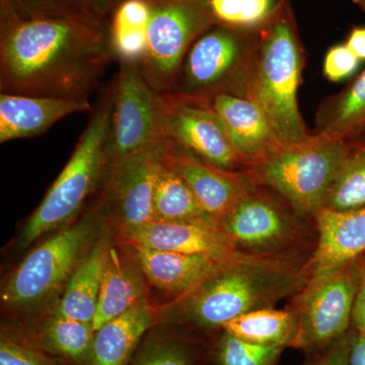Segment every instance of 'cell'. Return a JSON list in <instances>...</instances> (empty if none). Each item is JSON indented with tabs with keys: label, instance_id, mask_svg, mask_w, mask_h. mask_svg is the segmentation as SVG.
<instances>
[{
	"label": "cell",
	"instance_id": "obj_1",
	"mask_svg": "<svg viewBox=\"0 0 365 365\" xmlns=\"http://www.w3.org/2000/svg\"><path fill=\"white\" fill-rule=\"evenodd\" d=\"M113 55L108 26L91 13L25 19L0 0V91L88 98Z\"/></svg>",
	"mask_w": 365,
	"mask_h": 365
},
{
	"label": "cell",
	"instance_id": "obj_35",
	"mask_svg": "<svg viewBox=\"0 0 365 365\" xmlns=\"http://www.w3.org/2000/svg\"><path fill=\"white\" fill-rule=\"evenodd\" d=\"M352 327L339 340L317 354L307 356L304 365H350Z\"/></svg>",
	"mask_w": 365,
	"mask_h": 365
},
{
	"label": "cell",
	"instance_id": "obj_5",
	"mask_svg": "<svg viewBox=\"0 0 365 365\" xmlns=\"http://www.w3.org/2000/svg\"><path fill=\"white\" fill-rule=\"evenodd\" d=\"M113 93L100 98L68 163L21 232L19 246L26 248L43 235L64 227L78 215L88 197L108 170Z\"/></svg>",
	"mask_w": 365,
	"mask_h": 365
},
{
	"label": "cell",
	"instance_id": "obj_13",
	"mask_svg": "<svg viewBox=\"0 0 365 365\" xmlns=\"http://www.w3.org/2000/svg\"><path fill=\"white\" fill-rule=\"evenodd\" d=\"M165 145V138L155 148L108 168L102 208L119 232L153 220V194Z\"/></svg>",
	"mask_w": 365,
	"mask_h": 365
},
{
	"label": "cell",
	"instance_id": "obj_26",
	"mask_svg": "<svg viewBox=\"0 0 365 365\" xmlns=\"http://www.w3.org/2000/svg\"><path fill=\"white\" fill-rule=\"evenodd\" d=\"M153 220L198 223L220 228L218 222L204 210L187 182L165 162L163 155L153 194Z\"/></svg>",
	"mask_w": 365,
	"mask_h": 365
},
{
	"label": "cell",
	"instance_id": "obj_28",
	"mask_svg": "<svg viewBox=\"0 0 365 365\" xmlns=\"http://www.w3.org/2000/svg\"><path fill=\"white\" fill-rule=\"evenodd\" d=\"M362 132L348 139L349 151L327 197L325 210L344 212L365 207V136Z\"/></svg>",
	"mask_w": 365,
	"mask_h": 365
},
{
	"label": "cell",
	"instance_id": "obj_6",
	"mask_svg": "<svg viewBox=\"0 0 365 365\" xmlns=\"http://www.w3.org/2000/svg\"><path fill=\"white\" fill-rule=\"evenodd\" d=\"M349 151L348 139L314 135L250 168L255 182L272 190L300 215L314 218L325 205Z\"/></svg>",
	"mask_w": 365,
	"mask_h": 365
},
{
	"label": "cell",
	"instance_id": "obj_30",
	"mask_svg": "<svg viewBox=\"0 0 365 365\" xmlns=\"http://www.w3.org/2000/svg\"><path fill=\"white\" fill-rule=\"evenodd\" d=\"M284 348L246 342L222 330L210 340L207 365H277Z\"/></svg>",
	"mask_w": 365,
	"mask_h": 365
},
{
	"label": "cell",
	"instance_id": "obj_40",
	"mask_svg": "<svg viewBox=\"0 0 365 365\" xmlns=\"http://www.w3.org/2000/svg\"><path fill=\"white\" fill-rule=\"evenodd\" d=\"M352 1L356 4L359 7H361L365 11V0H352Z\"/></svg>",
	"mask_w": 365,
	"mask_h": 365
},
{
	"label": "cell",
	"instance_id": "obj_8",
	"mask_svg": "<svg viewBox=\"0 0 365 365\" xmlns=\"http://www.w3.org/2000/svg\"><path fill=\"white\" fill-rule=\"evenodd\" d=\"M259 30L223 25L209 29L187 52L174 93L202 98L218 93L246 97Z\"/></svg>",
	"mask_w": 365,
	"mask_h": 365
},
{
	"label": "cell",
	"instance_id": "obj_24",
	"mask_svg": "<svg viewBox=\"0 0 365 365\" xmlns=\"http://www.w3.org/2000/svg\"><path fill=\"white\" fill-rule=\"evenodd\" d=\"M160 326L144 337L128 365H207L212 337L179 327Z\"/></svg>",
	"mask_w": 365,
	"mask_h": 365
},
{
	"label": "cell",
	"instance_id": "obj_38",
	"mask_svg": "<svg viewBox=\"0 0 365 365\" xmlns=\"http://www.w3.org/2000/svg\"><path fill=\"white\" fill-rule=\"evenodd\" d=\"M345 45L360 60H365V28L353 29Z\"/></svg>",
	"mask_w": 365,
	"mask_h": 365
},
{
	"label": "cell",
	"instance_id": "obj_21",
	"mask_svg": "<svg viewBox=\"0 0 365 365\" xmlns=\"http://www.w3.org/2000/svg\"><path fill=\"white\" fill-rule=\"evenodd\" d=\"M148 282L135 259L110 246L98 294L93 330L128 311L148 294Z\"/></svg>",
	"mask_w": 365,
	"mask_h": 365
},
{
	"label": "cell",
	"instance_id": "obj_19",
	"mask_svg": "<svg viewBox=\"0 0 365 365\" xmlns=\"http://www.w3.org/2000/svg\"><path fill=\"white\" fill-rule=\"evenodd\" d=\"M125 247L138 263L148 284L174 299L187 294L225 262L230 261L218 260L206 255L173 253L139 246Z\"/></svg>",
	"mask_w": 365,
	"mask_h": 365
},
{
	"label": "cell",
	"instance_id": "obj_15",
	"mask_svg": "<svg viewBox=\"0 0 365 365\" xmlns=\"http://www.w3.org/2000/svg\"><path fill=\"white\" fill-rule=\"evenodd\" d=\"M124 246H139L157 251L206 255L227 261L241 256L218 227L198 223L151 220L119 232Z\"/></svg>",
	"mask_w": 365,
	"mask_h": 365
},
{
	"label": "cell",
	"instance_id": "obj_20",
	"mask_svg": "<svg viewBox=\"0 0 365 365\" xmlns=\"http://www.w3.org/2000/svg\"><path fill=\"white\" fill-rule=\"evenodd\" d=\"M160 309L148 297L96 331L86 365H128L137 348L158 325Z\"/></svg>",
	"mask_w": 365,
	"mask_h": 365
},
{
	"label": "cell",
	"instance_id": "obj_17",
	"mask_svg": "<svg viewBox=\"0 0 365 365\" xmlns=\"http://www.w3.org/2000/svg\"><path fill=\"white\" fill-rule=\"evenodd\" d=\"M91 111L88 98L0 93V143L39 136L63 118Z\"/></svg>",
	"mask_w": 365,
	"mask_h": 365
},
{
	"label": "cell",
	"instance_id": "obj_25",
	"mask_svg": "<svg viewBox=\"0 0 365 365\" xmlns=\"http://www.w3.org/2000/svg\"><path fill=\"white\" fill-rule=\"evenodd\" d=\"M150 0H125L113 11L108 40L119 64L140 66L148 47Z\"/></svg>",
	"mask_w": 365,
	"mask_h": 365
},
{
	"label": "cell",
	"instance_id": "obj_14",
	"mask_svg": "<svg viewBox=\"0 0 365 365\" xmlns=\"http://www.w3.org/2000/svg\"><path fill=\"white\" fill-rule=\"evenodd\" d=\"M163 158L187 182L218 227L220 220L257 185L248 170L235 173L217 169L167 137Z\"/></svg>",
	"mask_w": 365,
	"mask_h": 365
},
{
	"label": "cell",
	"instance_id": "obj_39",
	"mask_svg": "<svg viewBox=\"0 0 365 365\" xmlns=\"http://www.w3.org/2000/svg\"><path fill=\"white\" fill-rule=\"evenodd\" d=\"M349 360L350 365H365V337L355 332L353 328Z\"/></svg>",
	"mask_w": 365,
	"mask_h": 365
},
{
	"label": "cell",
	"instance_id": "obj_2",
	"mask_svg": "<svg viewBox=\"0 0 365 365\" xmlns=\"http://www.w3.org/2000/svg\"><path fill=\"white\" fill-rule=\"evenodd\" d=\"M309 281L304 268L241 255L187 294L160 307L158 325L179 327L213 337L228 322L290 299Z\"/></svg>",
	"mask_w": 365,
	"mask_h": 365
},
{
	"label": "cell",
	"instance_id": "obj_34",
	"mask_svg": "<svg viewBox=\"0 0 365 365\" xmlns=\"http://www.w3.org/2000/svg\"><path fill=\"white\" fill-rule=\"evenodd\" d=\"M361 60L344 45L334 46L326 54L324 73L329 81L338 83L352 76L359 68Z\"/></svg>",
	"mask_w": 365,
	"mask_h": 365
},
{
	"label": "cell",
	"instance_id": "obj_32",
	"mask_svg": "<svg viewBox=\"0 0 365 365\" xmlns=\"http://www.w3.org/2000/svg\"><path fill=\"white\" fill-rule=\"evenodd\" d=\"M0 365H71L52 356L35 346L19 339L2 329L0 337Z\"/></svg>",
	"mask_w": 365,
	"mask_h": 365
},
{
	"label": "cell",
	"instance_id": "obj_23",
	"mask_svg": "<svg viewBox=\"0 0 365 365\" xmlns=\"http://www.w3.org/2000/svg\"><path fill=\"white\" fill-rule=\"evenodd\" d=\"M110 244L98 237L67 281L53 314L93 323Z\"/></svg>",
	"mask_w": 365,
	"mask_h": 365
},
{
	"label": "cell",
	"instance_id": "obj_27",
	"mask_svg": "<svg viewBox=\"0 0 365 365\" xmlns=\"http://www.w3.org/2000/svg\"><path fill=\"white\" fill-rule=\"evenodd\" d=\"M223 330L253 344L292 348L297 322L292 309H256L228 322Z\"/></svg>",
	"mask_w": 365,
	"mask_h": 365
},
{
	"label": "cell",
	"instance_id": "obj_9",
	"mask_svg": "<svg viewBox=\"0 0 365 365\" xmlns=\"http://www.w3.org/2000/svg\"><path fill=\"white\" fill-rule=\"evenodd\" d=\"M365 254L311 278L288 304L297 322L294 349L307 356L330 347L351 328Z\"/></svg>",
	"mask_w": 365,
	"mask_h": 365
},
{
	"label": "cell",
	"instance_id": "obj_36",
	"mask_svg": "<svg viewBox=\"0 0 365 365\" xmlns=\"http://www.w3.org/2000/svg\"><path fill=\"white\" fill-rule=\"evenodd\" d=\"M351 327L355 332L365 337V258L361 278L353 304Z\"/></svg>",
	"mask_w": 365,
	"mask_h": 365
},
{
	"label": "cell",
	"instance_id": "obj_12",
	"mask_svg": "<svg viewBox=\"0 0 365 365\" xmlns=\"http://www.w3.org/2000/svg\"><path fill=\"white\" fill-rule=\"evenodd\" d=\"M162 129L163 136L217 169L235 173L248 170L206 98L163 93Z\"/></svg>",
	"mask_w": 365,
	"mask_h": 365
},
{
	"label": "cell",
	"instance_id": "obj_33",
	"mask_svg": "<svg viewBox=\"0 0 365 365\" xmlns=\"http://www.w3.org/2000/svg\"><path fill=\"white\" fill-rule=\"evenodd\" d=\"M25 19L63 18L91 13L86 0H6Z\"/></svg>",
	"mask_w": 365,
	"mask_h": 365
},
{
	"label": "cell",
	"instance_id": "obj_4",
	"mask_svg": "<svg viewBox=\"0 0 365 365\" xmlns=\"http://www.w3.org/2000/svg\"><path fill=\"white\" fill-rule=\"evenodd\" d=\"M220 230L240 253L304 269L318 244L314 218L258 184L220 220Z\"/></svg>",
	"mask_w": 365,
	"mask_h": 365
},
{
	"label": "cell",
	"instance_id": "obj_11",
	"mask_svg": "<svg viewBox=\"0 0 365 365\" xmlns=\"http://www.w3.org/2000/svg\"><path fill=\"white\" fill-rule=\"evenodd\" d=\"M111 88L108 168L155 148L165 138L162 129V95L151 88L138 66L120 64Z\"/></svg>",
	"mask_w": 365,
	"mask_h": 365
},
{
	"label": "cell",
	"instance_id": "obj_37",
	"mask_svg": "<svg viewBox=\"0 0 365 365\" xmlns=\"http://www.w3.org/2000/svg\"><path fill=\"white\" fill-rule=\"evenodd\" d=\"M125 0H86L88 9L93 16L106 21V19L111 16L113 11Z\"/></svg>",
	"mask_w": 365,
	"mask_h": 365
},
{
	"label": "cell",
	"instance_id": "obj_22",
	"mask_svg": "<svg viewBox=\"0 0 365 365\" xmlns=\"http://www.w3.org/2000/svg\"><path fill=\"white\" fill-rule=\"evenodd\" d=\"M4 330L71 365L88 364L95 336L93 323L53 314L35 325Z\"/></svg>",
	"mask_w": 365,
	"mask_h": 365
},
{
	"label": "cell",
	"instance_id": "obj_29",
	"mask_svg": "<svg viewBox=\"0 0 365 365\" xmlns=\"http://www.w3.org/2000/svg\"><path fill=\"white\" fill-rule=\"evenodd\" d=\"M316 135L349 139L365 130V69L324 113Z\"/></svg>",
	"mask_w": 365,
	"mask_h": 365
},
{
	"label": "cell",
	"instance_id": "obj_7",
	"mask_svg": "<svg viewBox=\"0 0 365 365\" xmlns=\"http://www.w3.org/2000/svg\"><path fill=\"white\" fill-rule=\"evenodd\" d=\"M98 227L100 211L93 210L34 249L4 282L2 304L29 313L51 299L95 244Z\"/></svg>",
	"mask_w": 365,
	"mask_h": 365
},
{
	"label": "cell",
	"instance_id": "obj_31",
	"mask_svg": "<svg viewBox=\"0 0 365 365\" xmlns=\"http://www.w3.org/2000/svg\"><path fill=\"white\" fill-rule=\"evenodd\" d=\"M275 0H210L211 11L218 25L256 30L272 16Z\"/></svg>",
	"mask_w": 365,
	"mask_h": 365
},
{
	"label": "cell",
	"instance_id": "obj_18",
	"mask_svg": "<svg viewBox=\"0 0 365 365\" xmlns=\"http://www.w3.org/2000/svg\"><path fill=\"white\" fill-rule=\"evenodd\" d=\"M314 220L319 237L304 267L309 279L365 254V207L344 212L323 209Z\"/></svg>",
	"mask_w": 365,
	"mask_h": 365
},
{
	"label": "cell",
	"instance_id": "obj_10",
	"mask_svg": "<svg viewBox=\"0 0 365 365\" xmlns=\"http://www.w3.org/2000/svg\"><path fill=\"white\" fill-rule=\"evenodd\" d=\"M150 4L148 47L138 68L158 93H174L187 52L218 24L210 0H150Z\"/></svg>",
	"mask_w": 365,
	"mask_h": 365
},
{
	"label": "cell",
	"instance_id": "obj_16",
	"mask_svg": "<svg viewBox=\"0 0 365 365\" xmlns=\"http://www.w3.org/2000/svg\"><path fill=\"white\" fill-rule=\"evenodd\" d=\"M206 100L248 170L285 148L261 108L251 98L218 93Z\"/></svg>",
	"mask_w": 365,
	"mask_h": 365
},
{
	"label": "cell",
	"instance_id": "obj_3",
	"mask_svg": "<svg viewBox=\"0 0 365 365\" xmlns=\"http://www.w3.org/2000/svg\"><path fill=\"white\" fill-rule=\"evenodd\" d=\"M302 71V50L294 14L289 0H280L259 30L246 98L261 108L285 148L313 138L297 102Z\"/></svg>",
	"mask_w": 365,
	"mask_h": 365
}]
</instances>
